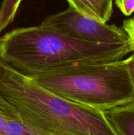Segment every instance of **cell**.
I'll list each match as a JSON object with an SVG mask.
<instances>
[{"mask_svg": "<svg viewBox=\"0 0 134 135\" xmlns=\"http://www.w3.org/2000/svg\"><path fill=\"white\" fill-rule=\"evenodd\" d=\"M0 95L38 135H118L102 111L52 93L1 59Z\"/></svg>", "mask_w": 134, "mask_h": 135, "instance_id": "1", "label": "cell"}, {"mask_svg": "<svg viewBox=\"0 0 134 135\" xmlns=\"http://www.w3.org/2000/svg\"><path fill=\"white\" fill-rule=\"evenodd\" d=\"M130 52L128 41L85 42L40 25L14 29L0 38V59L27 76L76 65L118 61Z\"/></svg>", "mask_w": 134, "mask_h": 135, "instance_id": "2", "label": "cell"}, {"mask_svg": "<svg viewBox=\"0 0 134 135\" xmlns=\"http://www.w3.org/2000/svg\"><path fill=\"white\" fill-rule=\"evenodd\" d=\"M28 76L60 97L101 111L134 100L124 59L76 65Z\"/></svg>", "mask_w": 134, "mask_h": 135, "instance_id": "3", "label": "cell"}, {"mask_svg": "<svg viewBox=\"0 0 134 135\" xmlns=\"http://www.w3.org/2000/svg\"><path fill=\"white\" fill-rule=\"evenodd\" d=\"M39 25L85 42L119 43L127 41V34L122 28L84 16L70 7L46 17Z\"/></svg>", "mask_w": 134, "mask_h": 135, "instance_id": "4", "label": "cell"}, {"mask_svg": "<svg viewBox=\"0 0 134 135\" xmlns=\"http://www.w3.org/2000/svg\"><path fill=\"white\" fill-rule=\"evenodd\" d=\"M102 112L118 135H134V100Z\"/></svg>", "mask_w": 134, "mask_h": 135, "instance_id": "5", "label": "cell"}, {"mask_svg": "<svg viewBox=\"0 0 134 135\" xmlns=\"http://www.w3.org/2000/svg\"><path fill=\"white\" fill-rule=\"evenodd\" d=\"M69 7L84 16L104 22L98 0H67Z\"/></svg>", "mask_w": 134, "mask_h": 135, "instance_id": "6", "label": "cell"}, {"mask_svg": "<svg viewBox=\"0 0 134 135\" xmlns=\"http://www.w3.org/2000/svg\"><path fill=\"white\" fill-rule=\"evenodd\" d=\"M3 135H38L24 123L19 112L16 109L14 114L9 119L4 128Z\"/></svg>", "mask_w": 134, "mask_h": 135, "instance_id": "7", "label": "cell"}, {"mask_svg": "<svg viewBox=\"0 0 134 135\" xmlns=\"http://www.w3.org/2000/svg\"><path fill=\"white\" fill-rule=\"evenodd\" d=\"M22 0H4L0 9V33L13 22Z\"/></svg>", "mask_w": 134, "mask_h": 135, "instance_id": "8", "label": "cell"}, {"mask_svg": "<svg viewBox=\"0 0 134 135\" xmlns=\"http://www.w3.org/2000/svg\"><path fill=\"white\" fill-rule=\"evenodd\" d=\"M15 112L16 108L0 95V135L3 134L7 122Z\"/></svg>", "mask_w": 134, "mask_h": 135, "instance_id": "9", "label": "cell"}, {"mask_svg": "<svg viewBox=\"0 0 134 135\" xmlns=\"http://www.w3.org/2000/svg\"><path fill=\"white\" fill-rule=\"evenodd\" d=\"M122 28L127 34L130 50L134 52V17L123 21Z\"/></svg>", "mask_w": 134, "mask_h": 135, "instance_id": "10", "label": "cell"}, {"mask_svg": "<svg viewBox=\"0 0 134 135\" xmlns=\"http://www.w3.org/2000/svg\"><path fill=\"white\" fill-rule=\"evenodd\" d=\"M98 1L102 21L106 22L110 18L112 13L113 0H98Z\"/></svg>", "mask_w": 134, "mask_h": 135, "instance_id": "11", "label": "cell"}, {"mask_svg": "<svg viewBox=\"0 0 134 135\" xmlns=\"http://www.w3.org/2000/svg\"><path fill=\"white\" fill-rule=\"evenodd\" d=\"M115 3L126 16H130L134 12V0H115Z\"/></svg>", "mask_w": 134, "mask_h": 135, "instance_id": "12", "label": "cell"}, {"mask_svg": "<svg viewBox=\"0 0 134 135\" xmlns=\"http://www.w3.org/2000/svg\"><path fill=\"white\" fill-rule=\"evenodd\" d=\"M125 63L128 70L130 79L134 89V53L127 59H124Z\"/></svg>", "mask_w": 134, "mask_h": 135, "instance_id": "13", "label": "cell"}]
</instances>
